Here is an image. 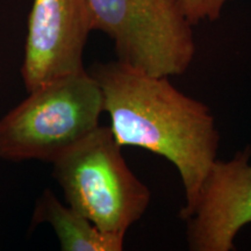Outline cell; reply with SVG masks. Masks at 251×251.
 Listing matches in <instances>:
<instances>
[{
    "label": "cell",
    "instance_id": "1",
    "mask_svg": "<svg viewBox=\"0 0 251 251\" xmlns=\"http://www.w3.org/2000/svg\"><path fill=\"white\" fill-rule=\"evenodd\" d=\"M101 89L103 112L121 147H137L164 157L180 176L185 220L196 205L216 161L220 134L206 103L188 97L169 80L120 61L90 68Z\"/></svg>",
    "mask_w": 251,
    "mask_h": 251
},
{
    "label": "cell",
    "instance_id": "2",
    "mask_svg": "<svg viewBox=\"0 0 251 251\" xmlns=\"http://www.w3.org/2000/svg\"><path fill=\"white\" fill-rule=\"evenodd\" d=\"M102 113L101 89L89 70L55 78L0 119V158L54 163L99 127Z\"/></svg>",
    "mask_w": 251,
    "mask_h": 251
},
{
    "label": "cell",
    "instance_id": "3",
    "mask_svg": "<svg viewBox=\"0 0 251 251\" xmlns=\"http://www.w3.org/2000/svg\"><path fill=\"white\" fill-rule=\"evenodd\" d=\"M109 126H99L54 163L65 201L105 233L124 237L151 201Z\"/></svg>",
    "mask_w": 251,
    "mask_h": 251
},
{
    "label": "cell",
    "instance_id": "4",
    "mask_svg": "<svg viewBox=\"0 0 251 251\" xmlns=\"http://www.w3.org/2000/svg\"><path fill=\"white\" fill-rule=\"evenodd\" d=\"M92 30L114 43L118 61L153 76L184 74L196 56L192 25L178 0H87Z\"/></svg>",
    "mask_w": 251,
    "mask_h": 251
},
{
    "label": "cell",
    "instance_id": "5",
    "mask_svg": "<svg viewBox=\"0 0 251 251\" xmlns=\"http://www.w3.org/2000/svg\"><path fill=\"white\" fill-rule=\"evenodd\" d=\"M91 31L87 0H34L21 68L27 92L83 69Z\"/></svg>",
    "mask_w": 251,
    "mask_h": 251
},
{
    "label": "cell",
    "instance_id": "6",
    "mask_svg": "<svg viewBox=\"0 0 251 251\" xmlns=\"http://www.w3.org/2000/svg\"><path fill=\"white\" fill-rule=\"evenodd\" d=\"M251 147L229 161L216 159L186 222L192 251H231L238 233L251 225Z\"/></svg>",
    "mask_w": 251,
    "mask_h": 251
},
{
    "label": "cell",
    "instance_id": "7",
    "mask_svg": "<svg viewBox=\"0 0 251 251\" xmlns=\"http://www.w3.org/2000/svg\"><path fill=\"white\" fill-rule=\"evenodd\" d=\"M54 229L63 251H121L124 237L105 233L86 216L64 205L50 190H46L34 216Z\"/></svg>",
    "mask_w": 251,
    "mask_h": 251
},
{
    "label": "cell",
    "instance_id": "8",
    "mask_svg": "<svg viewBox=\"0 0 251 251\" xmlns=\"http://www.w3.org/2000/svg\"><path fill=\"white\" fill-rule=\"evenodd\" d=\"M192 26L201 21H215L229 0H178Z\"/></svg>",
    "mask_w": 251,
    "mask_h": 251
}]
</instances>
